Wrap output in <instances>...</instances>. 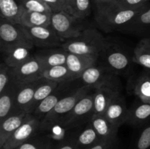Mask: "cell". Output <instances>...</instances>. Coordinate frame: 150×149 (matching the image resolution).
Wrapping results in <instances>:
<instances>
[{"label": "cell", "instance_id": "cell-1", "mask_svg": "<svg viewBox=\"0 0 150 149\" xmlns=\"http://www.w3.org/2000/svg\"><path fill=\"white\" fill-rule=\"evenodd\" d=\"M147 7L139 9H125L115 4L102 6L96 8L95 20L99 26L106 32L123 30Z\"/></svg>", "mask_w": 150, "mask_h": 149}, {"label": "cell", "instance_id": "cell-2", "mask_svg": "<svg viewBox=\"0 0 150 149\" xmlns=\"http://www.w3.org/2000/svg\"><path fill=\"white\" fill-rule=\"evenodd\" d=\"M106 42V39L98 29L86 28L79 37L65 41L61 47L70 53L99 58Z\"/></svg>", "mask_w": 150, "mask_h": 149}, {"label": "cell", "instance_id": "cell-3", "mask_svg": "<svg viewBox=\"0 0 150 149\" xmlns=\"http://www.w3.org/2000/svg\"><path fill=\"white\" fill-rule=\"evenodd\" d=\"M0 40L2 55L17 47L25 46L32 48L35 47L22 25L1 18L0 20Z\"/></svg>", "mask_w": 150, "mask_h": 149}, {"label": "cell", "instance_id": "cell-4", "mask_svg": "<svg viewBox=\"0 0 150 149\" xmlns=\"http://www.w3.org/2000/svg\"><path fill=\"white\" fill-rule=\"evenodd\" d=\"M92 88L83 86L79 88L71 93L66 94L59 101L54 109L43 118L42 124V129H46L48 127L58 124L62 118L67 115L78 103L80 99L88 94V92Z\"/></svg>", "mask_w": 150, "mask_h": 149}, {"label": "cell", "instance_id": "cell-5", "mask_svg": "<svg viewBox=\"0 0 150 149\" xmlns=\"http://www.w3.org/2000/svg\"><path fill=\"white\" fill-rule=\"evenodd\" d=\"M80 20L64 11L57 12L51 15V26L64 42L79 37L86 29Z\"/></svg>", "mask_w": 150, "mask_h": 149}, {"label": "cell", "instance_id": "cell-6", "mask_svg": "<svg viewBox=\"0 0 150 149\" xmlns=\"http://www.w3.org/2000/svg\"><path fill=\"white\" fill-rule=\"evenodd\" d=\"M93 114V93H88L80 99L74 108L62 118L57 124H60L63 129H70L79 127L88 119L90 120Z\"/></svg>", "mask_w": 150, "mask_h": 149}, {"label": "cell", "instance_id": "cell-7", "mask_svg": "<svg viewBox=\"0 0 150 149\" xmlns=\"http://www.w3.org/2000/svg\"><path fill=\"white\" fill-rule=\"evenodd\" d=\"M40 130H42L41 121L35 115L29 113L21 125L10 135L1 148H16L30 140Z\"/></svg>", "mask_w": 150, "mask_h": 149}, {"label": "cell", "instance_id": "cell-8", "mask_svg": "<svg viewBox=\"0 0 150 149\" xmlns=\"http://www.w3.org/2000/svg\"><path fill=\"white\" fill-rule=\"evenodd\" d=\"M100 57H102L104 65L116 74L123 73L130 64V56L123 49L117 45L106 42Z\"/></svg>", "mask_w": 150, "mask_h": 149}, {"label": "cell", "instance_id": "cell-9", "mask_svg": "<svg viewBox=\"0 0 150 149\" xmlns=\"http://www.w3.org/2000/svg\"><path fill=\"white\" fill-rule=\"evenodd\" d=\"M45 67L35 56H33L21 65L12 68L13 81L18 83L35 82L43 78L42 74Z\"/></svg>", "mask_w": 150, "mask_h": 149}, {"label": "cell", "instance_id": "cell-10", "mask_svg": "<svg viewBox=\"0 0 150 149\" xmlns=\"http://www.w3.org/2000/svg\"><path fill=\"white\" fill-rule=\"evenodd\" d=\"M116 74L104 64L98 65L96 64L84 71L80 78L84 83V86L96 89L117 81Z\"/></svg>", "mask_w": 150, "mask_h": 149}, {"label": "cell", "instance_id": "cell-11", "mask_svg": "<svg viewBox=\"0 0 150 149\" xmlns=\"http://www.w3.org/2000/svg\"><path fill=\"white\" fill-rule=\"evenodd\" d=\"M24 28L35 47L48 48L62 46L63 44L62 39L51 25L46 26Z\"/></svg>", "mask_w": 150, "mask_h": 149}, {"label": "cell", "instance_id": "cell-12", "mask_svg": "<svg viewBox=\"0 0 150 149\" xmlns=\"http://www.w3.org/2000/svg\"><path fill=\"white\" fill-rule=\"evenodd\" d=\"M120 94L117 81L95 89L93 93L94 114L104 115L108 105Z\"/></svg>", "mask_w": 150, "mask_h": 149}, {"label": "cell", "instance_id": "cell-13", "mask_svg": "<svg viewBox=\"0 0 150 149\" xmlns=\"http://www.w3.org/2000/svg\"><path fill=\"white\" fill-rule=\"evenodd\" d=\"M40 82V80L31 83H18L15 104L16 112L22 111L29 113V109Z\"/></svg>", "mask_w": 150, "mask_h": 149}, {"label": "cell", "instance_id": "cell-14", "mask_svg": "<svg viewBox=\"0 0 150 149\" xmlns=\"http://www.w3.org/2000/svg\"><path fill=\"white\" fill-rule=\"evenodd\" d=\"M129 111L124 96L120 93L108 105L104 115L111 122L120 127L127 122Z\"/></svg>", "mask_w": 150, "mask_h": 149}, {"label": "cell", "instance_id": "cell-15", "mask_svg": "<svg viewBox=\"0 0 150 149\" xmlns=\"http://www.w3.org/2000/svg\"><path fill=\"white\" fill-rule=\"evenodd\" d=\"M98 58L89 56L78 55L68 53L66 66L73 74L75 80L80 78L88 68L98 64Z\"/></svg>", "mask_w": 150, "mask_h": 149}, {"label": "cell", "instance_id": "cell-16", "mask_svg": "<svg viewBox=\"0 0 150 149\" xmlns=\"http://www.w3.org/2000/svg\"><path fill=\"white\" fill-rule=\"evenodd\" d=\"M18 83L12 80L7 88L0 93V122L16 112L15 104Z\"/></svg>", "mask_w": 150, "mask_h": 149}, {"label": "cell", "instance_id": "cell-17", "mask_svg": "<svg viewBox=\"0 0 150 149\" xmlns=\"http://www.w3.org/2000/svg\"><path fill=\"white\" fill-rule=\"evenodd\" d=\"M89 121L101 140L110 141L116 140L119 127L111 122L105 115L93 114Z\"/></svg>", "mask_w": 150, "mask_h": 149}, {"label": "cell", "instance_id": "cell-18", "mask_svg": "<svg viewBox=\"0 0 150 149\" xmlns=\"http://www.w3.org/2000/svg\"><path fill=\"white\" fill-rule=\"evenodd\" d=\"M29 113L16 111L0 122V147L2 148L7 139L20 127Z\"/></svg>", "mask_w": 150, "mask_h": 149}, {"label": "cell", "instance_id": "cell-19", "mask_svg": "<svg viewBox=\"0 0 150 149\" xmlns=\"http://www.w3.org/2000/svg\"><path fill=\"white\" fill-rule=\"evenodd\" d=\"M68 52L61 47L59 49L42 50L35 54V56L42 62L45 69L59 65H64L67 62Z\"/></svg>", "mask_w": 150, "mask_h": 149}, {"label": "cell", "instance_id": "cell-20", "mask_svg": "<svg viewBox=\"0 0 150 149\" xmlns=\"http://www.w3.org/2000/svg\"><path fill=\"white\" fill-rule=\"evenodd\" d=\"M32 49L33 48L29 47H17L3 54L4 62L11 68L18 67L33 56L32 55Z\"/></svg>", "mask_w": 150, "mask_h": 149}, {"label": "cell", "instance_id": "cell-21", "mask_svg": "<svg viewBox=\"0 0 150 149\" xmlns=\"http://www.w3.org/2000/svg\"><path fill=\"white\" fill-rule=\"evenodd\" d=\"M51 15L22 10L19 24L24 27L46 26L51 25Z\"/></svg>", "mask_w": 150, "mask_h": 149}, {"label": "cell", "instance_id": "cell-22", "mask_svg": "<svg viewBox=\"0 0 150 149\" xmlns=\"http://www.w3.org/2000/svg\"><path fill=\"white\" fill-rule=\"evenodd\" d=\"M59 86V83H58L45 78L41 79L39 86L37 88L36 91L35 93V96H34L33 100H32V105L29 109V113H33L39 104L43 99L48 97L50 94H51Z\"/></svg>", "mask_w": 150, "mask_h": 149}, {"label": "cell", "instance_id": "cell-23", "mask_svg": "<svg viewBox=\"0 0 150 149\" xmlns=\"http://www.w3.org/2000/svg\"><path fill=\"white\" fill-rule=\"evenodd\" d=\"M57 90V89L51 94H50L48 97L43 99L39 104V105L37 107V108L35 110L33 113H32L35 115L37 118H39L41 121L54 109V107L59 102V101L64 96V95L63 96L64 91L62 89H59V91Z\"/></svg>", "mask_w": 150, "mask_h": 149}, {"label": "cell", "instance_id": "cell-24", "mask_svg": "<svg viewBox=\"0 0 150 149\" xmlns=\"http://www.w3.org/2000/svg\"><path fill=\"white\" fill-rule=\"evenodd\" d=\"M42 77L43 78L56 82L59 84H64L75 80L73 74H71L66 64L45 69Z\"/></svg>", "mask_w": 150, "mask_h": 149}, {"label": "cell", "instance_id": "cell-25", "mask_svg": "<svg viewBox=\"0 0 150 149\" xmlns=\"http://www.w3.org/2000/svg\"><path fill=\"white\" fill-rule=\"evenodd\" d=\"M132 61L150 70V38H143L138 42Z\"/></svg>", "mask_w": 150, "mask_h": 149}, {"label": "cell", "instance_id": "cell-26", "mask_svg": "<svg viewBox=\"0 0 150 149\" xmlns=\"http://www.w3.org/2000/svg\"><path fill=\"white\" fill-rule=\"evenodd\" d=\"M0 12L1 18L19 23L22 9L16 0H0Z\"/></svg>", "mask_w": 150, "mask_h": 149}, {"label": "cell", "instance_id": "cell-27", "mask_svg": "<svg viewBox=\"0 0 150 149\" xmlns=\"http://www.w3.org/2000/svg\"><path fill=\"white\" fill-rule=\"evenodd\" d=\"M150 118V103L142 102L134 105L129 111L127 122L133 126L141 125Z\"/></svg>", "mask_w": 150, "mask_h": 149}, {"label": "cell", "instance_id": "cell-28", "mask_svg": "<svg viewBox=\"0 0 150 149\" xmlns=\"http://www.w3.org/2000/svg\"><path fill=\"white\" fill-rule=\"evenodd\" d=\"M133 89L135 95L142 102L150 103V77L148 73L136 80Z\"/></svg>", "mask_w": 150, "mask_h": 149}, {"label": "cell", "instance_id": "cell-29", "mask_svg": "<svg viewBox=\"0 0 150 149\" xmlns=\"http://www.w3.org/2000/svg\"><path fill=\"white\" fill-rule=\"evenodd\" d=\"M100 140H101L89 121V124L81 131L78 135L77 143L81 145L87 146L93 144L95 145Z\"/></svg>", "mask_w": 150, "mask_h": 149}, {"label": "cell", "instance_id": "cell-30", "mask_svg": "<svg viewBox=\"0 0 150 149\" xmlns=\"http://www.w3.org/2000/svg\"><path fill=\"white\" fill-rule=\"evenodd\" d=\"M149 27H150V5L141 12L125 29L133 32L138 30L139 32Z\"/></svg>", "mask_w": 150, "mask_h": 149}, {"label": "cell", "instance_id": "cell-31", "mask_svg": "<svg viewBox=\"0 0 150 149\" xmlns=\"http://www.w3.org/2000/svg\"><path fill=\"white\" fill-rule=\"evenodd\" d=\"M23 10L37 13L52 14L53 11L51 7L42 0H24L21 4Z\"/></svg>", "mask_w": 150, "mask_h": 149}, {"label": "cell", "instance_id": "cell-32", "mask_svg": "<svg viewBox=\"0 0 150 149\" xmlns=\"http://www.w3.org/2000/svg\"><path fill=\"white\" fill-rule=\"evenodd\" d=\"M91 12L90 0H75L72 11V15L76 18H86Z\"/></svg>", "mask_w": 150, "mask_h": 149}, {"label": "cell", "instance_id": "cell-33", "mask_svg": "<svg viewBox=\"0 0 150 149\" xmlns=\"http://www.w3.org/2000/svg\"><path fill=\"white\" fill-rule=\"evenodd\" d=\"M12 80V68L2 62L0 65V93L8 86Z\"/></svg>", "mask_w": 150, "mask_h": 149}, {"label": "cell", "instance_id": "cell-34", "mask_svg": "<svg viewBox=\"0 0 150 149\" xmlns=\"http://www.w3.org/2000/svg\"><path fill=\"white\" fill-rule=\"evenodd\" d=\"M149 0H117L114 4L125 9H139L149 6Z\"/></svg>", "mask_w": 150, "mask_h": 149}, {"label": "cell", "instance_id": "cell-35", "mask_svg": "<svg viewBox=\"0 0 150 149\" xmlns=\"http://www.w3.org/2000/svg\"><path fill=\"white\" fill-rule=\"evenodd\" d=\"M150 147V126L142 131L137 142L138 149H148Z\"/></svg>", "mask_w": 150, "mask_h": 149}, {"label": "cell", "instance_id": "cell-36", "mask_svg": "<svg viewBox=\"0 0 150 149\" xmlns=\"http://www.w3.org/2000/svg\"><path fill=\"white\" fill-rule=\"evenodd\" d=\"M31 140V139H30ZM25 142L15 149H48V143L40 140H30Z\"/></svg>", "mask_w": 150, "mask_h": 149}, {"label": "cell", "instance_id": "cell-37", "mask_svg": "<svg viewBox=\"0 0 150 149\" xmlns=\"http://www.w3.org/2000/svg\"><path fill=\"white\" fill-rule=\"evenodd\" d=\"M46 3L51 8L53 13L63 11V6L61 2V0H42Z\"/></svg>", "mask_w": 150, "mask_h": 149}, {"label": "cell", "instance_id": "cell-38", "mask_svg": "<svg viewBox=\"0 0 150 149\" xmlns=\"http://www.w3.org/2000/svg\"><path fill=\"white\" fill-rule=\"evenodd\" d=\"M113 142L114 141H110V140H100L89 149H109Z\"/></svg>", "mask_w": 150, "mask_h": 149}, {"label": "cell", "instance_id": "cell-39", "mask_svg": "<svg viewBox=\"0 0 150 149\" xmlns=\"http://www.w3.org/2000/svg\"><path fill=\"white\" fill-rule=\"evenodd\" d=\"M74 1L75 0H61V2L63 6V11L72 15Z\"/></svg>", "mask_w": 150, "mask_h": 149}, {"label": "cell", "instance_id": "cell-40", "mask_svg": "<svg viewBox=\"0 0 150 149\" xmlns=\"http://www.w3.org/2000/svg\"><path fill=\"white\" fill-rule=\"evenodd\" d=\"M95 3V5L97 7H102V6L108 5V4H111L115 3L117 0H94Z\"/></svg>", "mask_w": 150, "mask_h": 149}, {"label": "cell", "instance_id": "cell-41", "mask_svg": "<svg viewBox=\"0 0 150 149\" xmlns=\"http://www.w3.org/2000/svg\"><path fill=\"white\" fill-rule=\"evenodd\" d=\"M75 146H76V145L74 144V143H70L64 145L59 149H75Z\"/></svg>", "mask_w": 150, "mask_h": 149}, {"label": "cell", "instance_id": "cell-42", "mask_svg": "<svg viewBox=\"0 0 150 149\" xmlns=\"http://www.w3.org/2000/svg\"><path fill=\"white\" fill-rule=\"evenodd\" d=\"M16 1H18V3H19V4H21V3H22V2H23V1H24V0H16Z\"/></svg>", "mask_w": 150, "mask_h": 149}, {"label": "cell", "instance_id": "cell-43", "mask_svg": "<svg viewBox=\"0 0 150 149\" xmlns=\"http://www.w3.org/2000/svg\"><path fill=\"white\" fill-rule=\"evenodd\" d=\"M148 74H149V77H150V72H149V73H148Z\"/></svg>", "mask_w": 150, "mask_h": 149}, {"label": "cell", "instance_id": "cell-44", "mask_svg": "<svg viewBox=\"0 0 150 149\" xmlns=\"http://www.w3.org/2000/svg\"><path fill=\"white\" fill-rule=\"evenodd\" d=\"M1 149H3V148H1Z\"/></svg>", "mask_w": 150, "mask_h": 149}]
</instances>
